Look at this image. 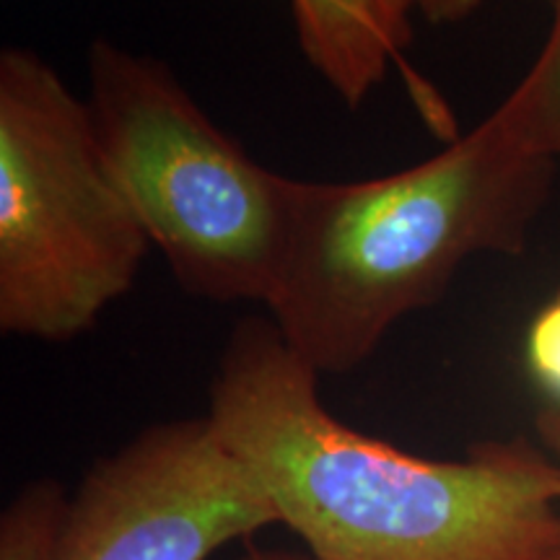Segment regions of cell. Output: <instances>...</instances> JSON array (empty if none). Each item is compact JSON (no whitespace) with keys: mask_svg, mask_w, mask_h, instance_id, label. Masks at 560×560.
<instances>
[{"mask_svg":"<svg viewBox=\"0 0 560 560\" xmlns=\"http://www.w3.org/2000/svg\"><path fill=\"white\" fill-rule=\"evenodd\" d=\"M68 503L58 480H34L0 520V560H55Z\"/></svg>","mask_w":560,"mask_h":560,"instance_id":"obj_8","label":"cell"},{"mask_svg":"<svg viewBox=\"0 0 560 560\" xmlns=\"http://www.w3.org/2000/svg\"><path fill=\"white\" fill-rule=\"evenodd\" d=\"M410 3L433 24H454V21L472 16L482 0H410Z\"/></svg>","mask_w":560,"mask_h":560,"instance_id":"obj_10","label":"cell"},{"mask_svg":"<svg viewBox=\"0 0 560 560\" xmlns=\"http://www.w3.org/2000/svg\"><path fill=\"white\" fill-rule=\"evenodd\" d=\"M86 104L112 174L179 289L268 306L289 244V177L231 140L164 60L117 42H91Z\"/></svg>","mask_w":560,"mask_h":560,"instance_id":"obj_3","label":"cell"},{"mask_svg":"<svg viewBox=\"0 0 560 560\" xmlns=\"http://www.w3.org/2000/svg\"><path fill=\"white\" fill-rule=\"evenodd\" d=\"M270 317H247L210 387V429L317 560H556L560 465L527 439L425 459L340 423Z\"/></svg>","mask_w":560,"mask_h":560,"instance_id":"obj_1","label":"cell"},{"mask_svg":"<svg viewBox=\"0 0 560 560\" xmlns=\"http://www.w3.org/2000/svg\"><path fill=\"white\" fill-rule=\"evenodd\" d=\"M242 560H317L314 556H299L289 550H249Z\"/></svg>","mask_w":560,"mask_h":560,"instance_id":"obj_12","label":"cell"},{"mask_svg":"<svg viewBox=\"0 0 560 560\" xmlns=\"http://www.w3.org/2000/svg\"><path fill=\"white\" fill-rule=\"evenodd\" d=\"M527 366L545 389L560 397V293L532 319L527 332Z\"/></svg>","mask_w":560,"mask_h":560,"instance_id":"obj_9","label":"cell"},{"mask_svg":"<svg viewBox=\"0 0 560 560\" xmlns=\"http://www.w3.org/2000/svg\"><path fill=\"white\" fill-rule=\"evenodd\" d=\"M540 431H542L545 441H548L550 450L558 454V465H560V412H542ZM556 560H560V550H558Z\"/></svg>","mask_w":560,"mask_h":560,"instance_id":"obj_11","label":"cell"},{"mask_svg":"<svg viewBox=\"0 0 560 560\" xmlns=\"http://www.w3.org/2000/svg\"><path fill=\"white\" fill-rule=\"evenodd\" d=\"M151 240L86 100L37 52H0V330L66 342L136 283Z\"/></svg>","mask_w":560,"mask_h":560,"instance_id":"obj_4","label":"cell"},{"mask_svg":"<svg viewBox=\"0 0 560 560\" xmlns=\"http://www.w3.org/2000/svg\"><path fill=\"white\" fill-rule=\"evenodd\" d=\"M304 58L348 107L402 66L412 42L410 0H291Z\"/></svg>","mask_w":560,"mask_h":560,"instance_id":"obj_6","label":"cell"},{"mask_svg":"<svg viewBox=\"0 0 560 560\" xmlns=\"http://www.w3.org/2000/svg\"><path fill=\"white\" fill-rule=\"evenodd\" d=\"M550 26L522 81L495 112L511 136L560 164V0H545Z\"/></svg>","mask_w":560,"mask_h":560,"instance_id":"obj_7","label":"cell"},{"mask_svg":"<svg viewBox=\"0 0 560 560\" xmlns=\"http://www.w3.org/2000/svg\"><path fill=\"white\" fill-rule=\"evenodd\" d=\"M278 524L208 418L161 423L109 454L68 503L55 560H206Z\"/></svg>","mask_w":560,"mask_h":560,"instance_id":"obj_5","label":"cell"},{"mask_svg":"<svg viewBox=\"0 0 560 560\" xmlns=\"http://www.w3.org/2000/svg\"><path fill=\"white\" fill-rule=\"evenodd\" d=\"M558 161L499 112L436 156L363 182L289 177V244L268 312L317 374H346L475 255H522Z\"/></svg>","mask_w":560,"mask_h":560,"instance_id":"obj_2","label":"cell"}]
</instances>
